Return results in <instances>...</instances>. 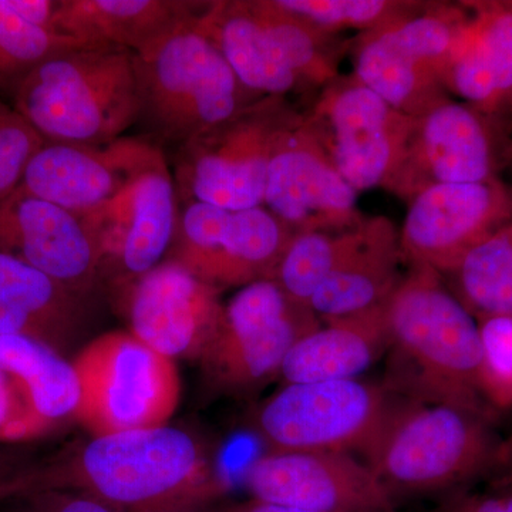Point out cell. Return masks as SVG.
<instances>
[{
  "label": "cell",
  "instance_id": "obj_1",
  "mask_svg": "<svg viewBox=\"0 0 512 512\" xmlns=\"http://www.w3.org/2000/svg\"><path fill=\"white\" fill-rule=\"evenodd\" d=\"M73 491L116 512H197L224 493L200 441L177 427L93 437L66 460L23 471L10 497Z\"/></svg>",
  "mask_w": 512,
  "mask_h": 512
},
{
  "label": "cell",
  "instance_id": "obj_2",
  "mask_svg": "<svg viewBox=\"0 0 512 512\" xmlns=\"http://www.w3.org/2000/svg\"><path fill=\"white\" fill-rule=\"evenodd\" d=\"M384 315L389 330L384 384L396 396L493 416L481 393L477 319L443 276L410 266L384 303Z\"/></svg>",
  "mask_w": 512,
  "mask_h": 512
},
{
  "label": "cell",
  "instance_id": "obj_3",
  "mask_svg": "<svg viewBox=\"0 0 512 512\" xmlns=\"http://www.w3.org/2000/svg\"><path fill=\"white\" fill-rule=\"evenodd\" d=\"M12 103L50 143L109 144L140 120L134 53L83 47L47 57L15 83Z\"/></svg>",
  "mask_w": 512,
  "mask_h": 512
},
{
  "label": "cell",
  "instance_id": "obj_4",
  "mask_svg": "<svg viewBox=\"0 0 512 512\" xmlns=\"http://www.w3.org/2000/svg\"><path fill=\"white\" fill-rule=\"evenodd\" d=\"M498 444L487 417L399 397L363 453L397 500L399 495H447L488 476Z\"/></svg>",
  "mask_w": 512,
  "mask_h": 512
},
{
  "label": "cell",
  "instance_id": "obj_5",
  "mask_svg": "<svg viewBox=\"0 0 512 512\" xmlns=\"http://www.w3.org/2000/svg\"><path fill=\"white\" fill-rule=\"evenodd\" d=\"M195 16L134 53L140 120L181 146L261 99L242 86Z\"/></svg>",
  "mask_w": 512,
  "mask_h": 512
},
{
  "label": "cell",
  "instance_id": "obj_6",
  "mask_svg": "<svg viewBox=\"0 0 512 512\" xmlns=\"http://www.w3.org/2000/svg\"><path fill=\"white\" fill-rule=\"evenodd\" d=\"M470 16L460 6L420 2L357 36L353 74L393 109L419 117L448 99L447 69Z\"/></svg>",
  "mask_w": 512,
  "mask_h": 512
},
{
  "label": "cell",
  "instance_id": "obj_7",
  "mask_svg": "<svg viewBox=\"0 0 512 512\" xmlns=\"http://www.w3.org/2000/svg\"><path fill=\"white\" fill-rule=\"evenodd\" d=\"M79 377L76 420L93 437L165 426L181 399L175 360L133 333H104L90 340L72 360Z\"/></svg>",
  "mask_w": 512,
  "mask_h": 512
},
{
  "label": "cell",
  "instance_id": "obj_8",
  "mask_svg": "<svg viewBox=\"0 0 512 512\" xmlns=\"http://www.w3.org/2000/svg\"><path fill=\"white\" fill-rule=\"evenodd\" d=\"M302 113L285 97H261L234 119L180 148L177 180L190 202L225 210L264 207L269 165Z\"/></svg>",
  "mask_w": 512,
  "mask_h": 512
},
{
  "label": "cell",
  "instance_id": "obj_9",
  "mask_svg": "<svg viewBox=\"0 0 512 512\" xmlns=\"http://www.w3.org/2000/svg\"><path fill=\"white\" fill-rule=\"evenodd\" d=\"M302 116L303 126L357 194L389 187L406 156L414 117L393 109L353 73L325 84Z\"/></svg>",
  "mask_w": 512,
  "mask_h": 512
},
{
  "label": "cell",
  "instance_id": "obj_10",
  "mask_svg": "<svg viewBox=\"0 0 512 512\" xmlns=\"http://www.w3.org/2000/svg\"><path fill=\"white\" fill-rule=\"evenodd\" d=\"M320 323L274 279L239 288L224 303L217 330L202 353L205 375L212 386L227 393L259 389L279 376L295 343Z\"/></svg>",
  "mask_w": 512,
  "mask_h": 512
},
{
  "label": "cell",
  "instance_id": "obj_11",
  "mask_svg": "<svg viewBox=\"0 0 512 512\" xmlns=\"http://www.w3.org/2000/svg\"><path fill=\"white\" fill-rule=\"evenodd\" d=\"M397 399L362 379L286 383L259 407L255 430L271 451H363Z\"/></svg>",
  "mask_w": 512,
  "mask_h": 512
},
{
  "label": "cell",
  "instance_id": "obj_12",
  "mask_svg": "<svg viewBox=\"0 0 512 512\" xmlns=\"http://www.w3.org/2000/svg\"><path fill=\"white\" fill-rule=\"evenodd\" d=\"M292 235L265 207L231 211L188 202L171 259L220 291L244 288L272 279Z\"/></svg>",
  "mask_w": 512,
  "mask_h": 512
},
{
  "label": "cell",
  "instance_id": "obj_13",
  "mask_svg": "<svg viewBox=\"0 0 512 512\" xmlns=\"http://www.w3.org/2000/svg\"><path fill=\"white\" fill-rule=\"evenodd\" d=\"M399 231L400 251L409 266L446 276L474 245L507 227L512 191L500 180L440 184L410 198Z\"/></svg>",
  "mask_w": 512,
  "mask_h": 512
},
{
  "label": "cell",
  "instance_id": "obj_14",
  "mask_svg": "<svg viewBox=\"0 0 512 512\" xmlns=\"http://www.w3.org/2000/svg\"><path fill=\"white\" fill-rule=\"evenodd\" d=\"M491 117L450 97L414 117L406 156L386 191L409 201L433 185L497 180L504 150Z\"/></svg>",
  "mask_w": 512,
  "mask_h": 512
},
{
  "label": "cell",
  "instance_id": "obj_15",
  "mask_svg": "<svg viewBox=\"0 0 512 512\" xmlns=\"http://www.w3.org/2000/svg\"><path fill=\"white\" fill-rule=\"evenodd\" d=\"M254 500L309 512H397L369 466L340 451H271L247 471Z\"/></svg>",
  "mask_w": 512,
  "mask_h": 512
},
{
  "label": "cell",
  "instance_id": "obj_16",
  "mask_svg": "<svg viewBox=\"0 0 512 512\" xmlns=\"http://www.w3.org/2000/svg\"><path fill=\"white\" fill-rule=\"evenodd\" d=\"M164 154L143 138L121 137L103 146L46 141L30 158L19 188L77 215L99 210Z\"/></svg>",
  "mask_w": 512,
  "mask_h": 512
},
{
  "label": "cell",
  "instance_id": "obj_17",
  "mask_svg": "<svg viewBox=\"0 0 512 512\" xmlns=\"http://www.w3.org/2000/svg\"><path fill=\"white\" fill-rule=\"evenodd\" d=\"M96 239L100 272L136 281L161 264L177 232V197L165 158L99 210L80 215Z\"/></svg>",
  "mask_w": 512,
  "mask_h": 512
},
{
  "label": "cell",
  "instance_id": "obj_18",
  "mask_svg": "<svg viewBox=\"0 0 512 512\" xmlns=\"http://www.w3.org/2000/svg\"><path fill=\"white\" fill-rule=\"evenodd\" d=\"M222 308L220 289L168 259L131 284L128 332L168 359L200 360Z\"/></svg>",
  "mask_w": 512,
  "mask_h": 512
},
{
  "label": "cell",
  "instance_id": "obj_19",
  "mask_svg": "<svg viewBox=\"0 0 512 512\" xmlns=\"http://www.w3.org/2000/svg\"><path fill=\"white\" fill-rule=\"evenodd\" d=\"M264 207L293 234L348 231L366 218L357 207V192L320 150L303 126V116L272 158Z\"/></svg>",
  "mask_w": 512,
  "mask_h": 512
},
{
  "label": "cell",
  "instance_id": "obj_20",
  "mask_svg": "<svg viewBox=\"0 0 512 512\" xmlns=\"http://www.w3.org/2000/svg\"><path fill=\"white\" fill-rule=\"evenodd\" d=\"M0 251L77 293L100 274L99 248L83 218L22 188L0 202Z\"/></svg>",
  "mask_w": 512,
  "mask_h": 512
},
{
  "label": "cell",
  "instance_id": "obj_21",
  "mask_svg": "<svg viewBox=\"0 0 512 512\" xmlns=\"http://www.w3.org/2000/svg\"><path fill=\"white\" fill-rule=\"evenodd\" d=\"M399 229L389 218L366 217L355 245L309 302L320 322H332L383 306L402 281Z\"/></svg>",
  "mask_w": 512,
  "mask_h": 512
},
{
  "label": "cell",
  "instance_id": "obj_22",
  "mask_svg": "<svg viewBox=\"0 0 512 512\" xmlns=\"http://www.w3.org/2000/svg\"><path fill=\"white\" fill-rule=\"evenodd\" d=\"M83 325L79 293L0 251V336H20L62 353Z\"/></svg>",
  "mask_w": 512,
  "mask_h": 512
},
{
  "label": "cell",
  "instance_id": "obj_23",
  "mask_svg": "<svg viewBox=\"0 0 512 512\" xmlns=\"http://www.w3.org/2000/svg\"><path fill=\"white\" fill-rule=\"evenodd\" d=\"M446 73L448 93L494 116L512 96V5L476 6Z\"/></svg>",
  "mask_w": 512,
  "mask_h": 512
},
{
  "label": "cell",
  "instance_id": "obj_24",
  "mask_svg": "<svg viewBox=\"0 0 512 512\" xmlns=\"http://www.w3.org/2000/svg\"><path fill=\"white\" fill-rule=\"evenodd\" d=\"M195 25L220 50L249 92L286 97L305 90L266 32L254 0L205 2Z\"/></svg>",
  "mask_w": 512,
  "mask_h": 512
},
{
  "label": "cell",
  "instance_id": "obj_25",
  "mask_svg": "<svg viewBox=\"0 0 512 512\" xmlns=\"http://www.w3.org/2000/svg\"><path fill=\"white\" fill-rule=\"evenodd\" d=\"M204 5L180 0H57L56 32L89 46L137 53L194 18Z\"/></svg>",
  "mask_w": 512,
  "mask_h": 512
},
{
  "label": "cell",
  "instance_id": "obj_26",
  "mask_svg": "<svg viewBox=\"0 0 512 512\" xmlns=\"http://www.w3.org/2000/svg\"><path fill=\"white\" fill-rule=\"evenodd\" d=\"M387 349L383 305L363 315L320 323L295 343L279 376L285 384L360 379Z\"/></svg>",
  "mask_w": 512,
  "mask_h": 512
},
{
  "label": "cell",
  "instance_id": "obj_27",
  "mask_svg": "<svg viewBox=\"0 0 512 512\" xmlns=\"http://www.w3.org/2000/svg\"><path fill=\"white\" fill-rule=\"evenodd\" d=\"M0 367L18 380L30 406L49 429L76 419L79 377L62 353L36 340L0 336Z\"/></svg>",
  "mask_w": 512,
  "mask_h": 512
},
{
  "label": "cell",
  "instance_id": "obj_28",
  "mask_svg": "<svg viewBox=\"0 0 512 512\" xmlns=\"http://www.w3.org/2000/svg\"><path fill=\"white\" fill-rule=\"evenodd\" d=\"M266 32L306 89H322L339 76V64L348 49L339 35L326 32L289 12L276 0H254Z\"/></svg>",
  "mask_w": 512,
  "mask_h": 512
},
{
  "label": "cell",
  "instance_id": "obj_29",
  "mask_svg": "<svg viewBox=\"0 0 512 512\" xmlns=\"http://www.w3.org/2000/svg\"><path fill=\"white\" fill-rule=\"evenodd\" d=\"M443 278L477 320L512 316V224L474 245Z\"/></svg>",
  "mask_w": 512,
  "mask_h": 512
},
{
  "label": "cell",
  "instance_id": "obj_30",
  "mask_svg": "<svg viewBox=\"0 0 512 512\" xmlns=\"http://www.w3.org/2000/svg\"><path fill=\"white\" fill-rule=\"evenodd\" d=\"M360 225L348 231L295 232L272 279L292 301L309 308L313 295L355 245Z\"/></svg>",
  "mask_w": 512,
  "mask_h": 512
},
{
  "label": "cell",
  "instance_id": "obj_31",
  "mask_svg": "<svg viewBox=\"0 0 512 512\" xmlns=\"http://www.w3.org/2000/svg\"><path fill=\"white\" fill-rule=\"evenodd\" d=\"M83 47L93 46L37 28L0 0V82L15 84L47 57Z\"/></svg>",
  "mask_w": 512,
  "mask_h": 512
},
{
  "label": "cell",
  "instance_id": "obj_32",
  "mask_svg": "<svg viewBox=\"0 0 512 512\" xmlns=\"http://www.w3.org/2000/svg\"><path fill=\"white\" fill-rule=\"evenodd\" d=\"M281 8L301 16L326 32L339 35L342 30L360 33L387 25L412 12L420 2L397 0H276Z\"/></svg>",
  "mask_w": 512,
  "mask_h": 512
},
{
  "label": "cell",
  "instance_id": "obj_33",
  "mask_svg": "<svg viewBox=\"0 0 512 512\" xmlns=\"http://www.w3.org/2000/svg\"><path fill=\"white\" fill-rule=\"evenodd\" d=\"M481 393L491 413L512 407V316L478 319Z\"/></svg>",
  "mask_w": 512,
  "mask_h": 512
},
{
  "label": "cell",
  "instance_id": "obj_34",
  "mask_svg": "<svg viewBox=\"0 0 512 512\" xmlns=\"http://www.w3.org/2000/svg\"><path fill=\"white\" fill-rule=\"evenodd\" d=\"M45 143L12 101L0 96V202L18 190L30 158Z\"/></svg>",
  "mask_w": 512,
  "mask_h": 512
},
{
  "label": "cell",
  "instance_id": "obj_35",
  "mask_svg": "<svg viewBox=\"0 0 512 512\" xmlns=\"http://www.w3.org/2000/svg\"><path fill=\"white\" fill-rule=\"evenodd\" d=\"M49 430L18 380L0 367V443L32 440Z\"/></svg>",
  "mask_w": 512,
  "mask_h": 512
},
{
  "label": "cell",
  "instance_id": "obj_36",
  "mask_svg": "<svg viewBox=\"0 0 512 512\" xmlns=\"http://www.w3.org/2000/svg\"><path fill=\"white\" fill-rule=\"evenodd\" d=\"M431 512H512V478L490 481L484 491L461 488L444 495Z\"/></svg>",
  "mask_w": 512,
  "mask_h": 512
},
{
  "label": "cell",
  "instance_id": "obj_37",
  "mask_svg": "<svg viewBox=\"0 0 512 512\" xmlns=\"http://www.w3.org/2000/svg\"><path fill=\"white\" fill-rule=\"evenodd\" d=\"M25 497L30 501L22 512H116L89 495L73 491H43Z\"/></svg>",
  "mask_w": 512,
  "mask_h": 512
},
{
  "label": "cell",
  "instance_id": "obj_38",
  "mask_svg": "<svg viewBox=\"0 0 512 512\" xmlns=\"http://www.w3.org/2000/svg\"><path fill=\"white\" fill-rule=\"evenodd\" d=\"M6 2L13 12L18 13L32 25L59 35L56 32L57 0H6Z\"/></svg>",
  "mask_w": 512,
  "mask_h": 512
},
{
  "label": "cell",
  "instance_id": "obj_39",
  "mask_svg": "<svg viewBox=\"0 0 512 512\" xmlns=\"http://www.w3.org/2000/svg\"><path fill=\"white\" fill-rule=\"evenodd\" d=\"M488 477L490 481L512 478V433L498 444Z\"/></svg>",
  "mask_w": 512,
  "mask_h": 512
},
{
  "label": "cell",
  "instance_id": "obj_40",
  "mask_svg": "<svg viewBox=\"0 0 512 512\" xmlns=\"http://www.w3.org/2000/svg\"><path fill=\"white\" fill-rule=\"evenodd\" d=\"M22 471L13 470L9 464V460L0 456V500H5L9 497L10 488L15 483L16 478L20 476Z\"/></svg>",
  "mask_w": 512,
  "mask_h": 512
},
{
  "label": "cell",
  "instance_id": "obj_41",
  "mask_svg": "<svg viewBox=\"0 0 512 512\" xmlns=\"http://www.w3.org/2000/svg\"><path fill=\"white\" fill-rule=\"evenodd\" d=\"M234 512H309L298 508L284 507V505L264 503V501L252 500L244 505H239Z\"/></svg>",
  "mask_w": 512,
  "mask_h": 512
},
{
  "label": "cell",
  "instance_id": "obj_42",
  "mask_svg": "<svg viewBox=\"0 0 512 512\" xmlns=\"http://www.w3.org/2000/svg\"><path fill=\"white\" fill-rule=\"evenodd\" d=\"M507 106H510V107H511V109H512V96H511V99H510V101H508V104H507Z\"/></svg>",
  "mask_w": 512,
  "mask_h": 512
}]
</instances>
